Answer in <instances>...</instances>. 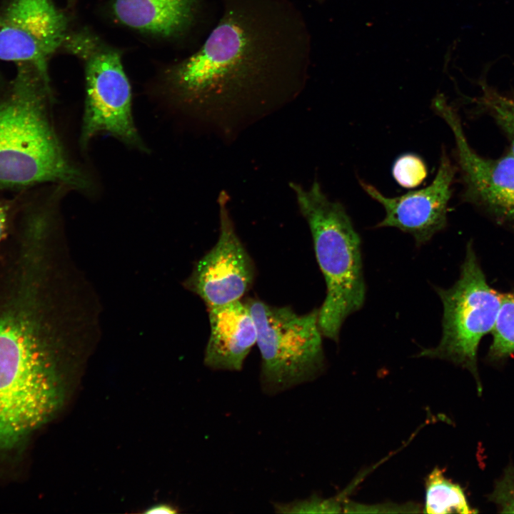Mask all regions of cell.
I'll return each instance as SVG.
<instances>
[{
  "label": "cell",
  "instance_id": "cell-1",
  "mask_svg": "<svg viewBox=\"0 0 514 514\" xmlns=\"http://www.w3.org/2000/svg\"><path fill=\"white\" fill-rule=\"evenodd\" d=\"M311 36L289 0H223L217 24L187 56L159 62L153 86L211 121L296 96L306 81Z\"/></svg>",
  "mask_w": 514,
  "mask_h": 514
},
{
  "label": "cell",
  "instance_id": "cell-2",
  "mask_svg": "<svg viewBox=\"0 0 514 514\" xmlns=\"http://www.w3.org/2000/svg\"><path fill=\"white\" fill-rule=\"evenodd\" d=\"M26 289L0 306V450L16 448L61 408L65 383Z\"/></svg>",
  "mask_w": 514,
  "mask_h": 514
},
{
  "label": "cell",
  "instance_id": "cell-3",
  "mask_svg": "<svg viewBox=\"0 0 514 514\" xmlns=\"http://www.w3.org/2000/svg\"><path fill=\"white\" fill-rule=\"evenodd\" d=\"M51 91L49 73L16 64L0 101V185L51 182L90 189L89 177L68 158L49 119Z\"/></svg>",
  "mask_w": 514,
  "mask_h": 514
},
{
  "label": "cell",
  "instance_id": "cell-4",
  "mask_svg": "<svg viewBox=\"0 0 514 514\" xmlns=\"http://www.w3.org/2000/svg\"><path fill=\"white\" fill-rule=\"evenodd\" d=\"M290 187L309 226L326 282L319 326L323 336L338 342L344 321L366 299L361 240L344 206L330 200L318 182L308 188L293 182Z\"/></svg>",
  "mask_w": 514,
  "mask_h": 514
},
{
  "label": "cell",
  "instance_id": "cell-5",
  "mask_svg": "<svg viewBox=\"0 0 514 514\" xmlns=\"http://www.w3.org/2000/svg\"><path fill=\"white\" fill-rule=\"evenodd\" d=\"M60 51L75 57L84 71L81 147L86 148L96 136L104 133L128 146L145 151L133 118L132 89L124 66L123 51L90 26L75 23Z\"/></svg>",
  "mask_w": 514,
  "mask_h": 514
},
{
  "label": "cell",
  "instance_id": "cell-6",
  "mask_svg": "<svg viewBox=\"0 0 514 514\" xmlns=\"http://www.w3.org/2000/svg\"><path fill=\"white\" fill-rule=\"evenodd\" d=\"M246 303L256 324L264 388L281 391L319 374L325 356L318 309L298 314L256 298Z\"/></svg>",
  "mask_w": 514,
  "mask_h": 514
},
{
  "label": "cell",
  "instance_id": "cell-7",
  "mask_svg": "<svg viewBox=\"0 0 514 514\" xmlns=\"http://www.w3.org/2000/svg\"><path fill=\"white\" fill-rule=\"evenodd\" d=\"M434 288L443 306L442 337L435 347L423 349L418 356L450 361L468 369L478 382V345L493 331L502 294L488 283L472 242L467 245L458 281L448 288Z\"/></svg>",
  "mask_w": 514,
  "mask_h": 514
},
{
  "label": "cell",
  "instance_id": "cell-8",
  "mask_svg": "<svg viewBox=\"0 0 514 514\" xmlns=\"http://www.w3.org/2000/svg\"><path fill=\"white\" fill-rule=\"evenodd\" d=\"M74 17L54 0H6L0 6V60L49 73V61L60 51Z\"/></svg>",
  "mask_w": 514,
  "mask_h": 514
},
{
  "label": "cell",
  "instance_id": "cell-9",
  "mask_svg": "<svg viewBox=\"0 0 514 514\" xmlns=\"http://www.w3.org/2000/svg\"><path fill=\"white\" fill-rule=\"evenodd\" d=\"M432 107L452 131L455 157L463 183V199L504 222H514V156L497 158L478 154L469 144L460 118L442 94Z\"/></svg>",
  "mask_w": 514,
  "mask_h": 514
},
{
  "label": "cell",
  "instance_id": "cell-10",
  "mask_svg": "<svg viewBox=\"0 0 514 514\" xmlns=\"http://www.w3.org/2000/svg\"><path fill=\"white\" fill-rule=\"evenodd\" d=\"M228 201V195L222 191L218 198L220 233L217 242L196 263L184 283L208 308L240 300L255 277L253 263L236 232Z\"/></svg>",
  "mask_w": 514,
  "mask_h": 514
},
{
  "label": "cell",
  "instance_id": "cell-11",
  "mask_svg": "<svg viewBox=\"0 0 514 514\" xmlns=\"http://www.w3.org/2000/svg\"><path fill=\"white\" fill-rule=\"evenodd\" d=\"M456 171L445 149L432 182L421 189L400 196L388 197L360 179L362 188L384 208L386 216L377 228L394 227L411 235L418 246L428 242L446 227L449 201Z\"/></svg>",
  "mask_w": 514,
  "mask_h": 514
},
{
  "label": "cell",
  "instance_id": "cell-12",
  "mask_svg": "<svg viewBox=\"0 0 514 514\" xmlns=\"http://www.w3.org/2000/svg\"><path fill=\"white\" fill-rule=\"evenodd\" d=\"M206 0H104L111 24L150 45L177 47L193 34Z\"/></svg>",
  "mask_w": 514,
  "mask_h": 514
},
{
  "label": "cell",
  "instance_id": "cell-13",
  "mask_svg": "<svg viewBox=\"0 0 514 514\" xmlns=\"http://www.w3.org/2000/svg\"><path fill=\"white\" fill-rule=\"evenodd\" d=\"M208 309L210 336L205 364L216 370H241L257 338L248 305L238 300Z\"/></svg>",
  "mask_w": 514,
  "mask_h": 514
},
{
  "label": "cell",
  "instance_id": "cell-14",
  "mask_svg": "<svg viewBox=\"0 0 514 514\" xmlns=\"http://www.w3.org/2000/svg\"><path fill=\"white\" fill-rule=\"evenodd\" d=\"M462 488L447 478L443 470L435 468L425 480V500L423 513H473Z\"/></svg>",
  "mask_w": 514,
  "mask_h": 514
},
{
  "label": "cell",
  "instance_id": "cell-15",
  "mask_svg": "<svg viewBox=\"0 0 514 514\" xmlns=\"http://www.w3.org/2000/svg\"><path fill=\"white\" fill-rule=\"evenodd\" d=\"M482 91L477 104L505 134L510 143V151L514 156V94H503L485 85L483 86Z\"/></svg>",
  "mask_w": 514,
  "mask_h": 514
},
{
  "label": "cell",
  "instance_id": "cell-16",
  "mask_svg": "<svg viewBox=\"0 0 514 514\" xmlns=\"http://www.w3.org/2000/svg\"><path fill=\"white\" fill-rule=\"evenodd\" d=\"M493 336L488 352L490 359L500 360L514 353V292L502 294Z\"/></svg>",
  "mask_w": 514,
  "mask_h": 514
},
{
  "label": "cell",
  "instance_id": "cell-17",
  "mask_svg": "<svg viewBox=\"0 0 514 514\" xmlns=\"http://www.w3.org/2000/svg\"><path fill=\"white\" fill-rule=\"evenodd\" d=\"M392 175L402 187L414 188L426 178L428 168L425 161L414 153H404L398 156L392 166Z\"/></svg>",
  "mask_w": 514,
  "mask_h": 514
},
{
  "label": "cell",
  "instance_id": "cell-18",
  "mask_svg": "<svg viewBox=\"0 0 514 514\" xmlns=\"http://www.w3.org/2000/svg\"><path fill=\"white\" fill-rule=\"evenodd\" d=\"M490 501L497 505L502 513H514V467L508 466L496 481Z\"/></svg>",
  "mask_w": 514,
  "mask_h": 514
},
{
  "label": "cell",
  "instance_id": "cell-19",
  "mask_svg": "<svg viewBox=\"0 0 514 514\" xmlns=\"http://www.w3.org/2000/svg\"><path fill=\"white\" fill-rule=\"evenodd\" d=\"M281 513H338L341 506L334 500H321L318 498L287 505H279L277 508Z\"/></svg>",
  "mask_w": 514,
  "mask_h": 514
},
{
  "label": "cell",
  "instance_id": "cell-20",
  "mask_svg": "<svg viewBox=\"0 0 514 514\" xmlns=\"http://www.w3.org/2000/svg\"><path fill=\"white\" fill-rule=\"evenodd\" d=\"M176 510L172 506L168 504H157L149 509L146 513H174Z\"/></svg>",
  "mask_w": 514,
  "mask_h": 514
},
{
  "label": "cell",
  "instance_id": "cell-21",
  "mask_svg": "<svg viewBox=\"0 0 514 514\" xmlns=\"http://www.w3.org/2000/svg\"><path fill=\"white\" fill-rule=\"evenodd\" d=\"M6 221V207L0 204V241L4 233Z\"/></svg>",
  "mask_w": 514,
  "mask_h": 514
},
{
  "label": "cell",
  "instance_id": "cell-22",
  "mask_svg": "<svg viewBox=\"0 0 514 514\" xmlns=\"http://www.w3.org/2000/svg\"><path fill=\"white\" fill-rule=\"evenodd\" d=\"M67 5L66 9L71 13L75 14V10L76 7L77 0H66Z\"/></svg>",
  "mask_w": 514,
  "mask_h": 514
},
{
  "label": "cell",
  "instance_id": "cell-23",
  "mask_svg": "<svg viewBox=\"0 0 514 514\" xmlns=\"http://www.w3.org/2000/svg\"><path fill=\"white\" fill-rule=\"evenodd\" d=\"M318 1H324V0H318Z\"/></svg>",
  "mask_w": 514,
  "mask_h": 514
}]
</instances>
